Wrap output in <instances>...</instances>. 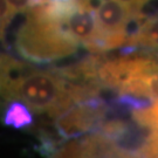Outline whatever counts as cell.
Returning a JSON list of instances; mask_svg holds the SVG:
<instances>
[{
    "label": "cell",
    "instance_id": "cell-1",
    "mask_svg": "<svg viewBox=\"0 0 158 158\" xmlns=\"http://www.w3.org/2000/svg\"><path fill=\"white\" fill-rule=\"evenodd\" d=\"M14 45L20 56L36 63L70 56L80 47L68 29L61 0H45L31 6Z\"/></svg>",
    "mask_w": 158,
    "mask_h": 158
},
{
    "label": "cell",
    "instance_id": "cell-2",
    "mask_svg": "<svg viewBox=\"0 0 158 158\" xmlns=\"http://www.w3.org/2000/svg\"><path fill=\"white\" fill-rule=\"evenodd\" d=\"M95 81L118 95L158 102V52L125 48L116 55H96Z\"/></svg>",
    "mask_w": 158,
    "mask_h": 158
},
{
    "label": "cell",
    "instance_id": "cell-3",
    "mask_svg": "<svg viewBox=\"0 0 158 158\" xmlns=\"http://www.w3.org/2000/svg\"><path fill=\"white\" fill-rule=\"evenodd\" d=\"M109 113L110 106L108 103L100 96L93 97L75 104L66 113L55 117L54 128L64 139L76 138L90 131H97L108 118Z\"/></svg>",
    "mask_w": 158,
    "mask_h": 158
},
{
    "label": "cell",
    "instance_id": "cell-4",
    "mask_svg": "<svg viewBox=\"0 0 158 158\" xmlns=\"http://www.w3.org/2000/svg\"><path fill=\"white\" fill-rule=\"evenodd\" d=\"M48 158H129L101 131L76 137L59 147Z\"/></svg>",
    "mask_w": 158,
    "mask_h": 158
},
{
    "label": "cell",
    "instance_id": "cell-5",
    "mask_svg": "<svg viewBox=\"0 0 158 158\" xmlns=\"http://www.w3.org/2000/svg\"><path fill=\"white\" fill-rule=\"evenodd\" d=\"M130 116L150 131L145 152L152 158H158V102L151 101L145 106L131 109Z\"/></svg>",
    "mask_w": 158,
    "mask_h": 158
},
{
    "label": "cell",
    "instance_id": "cell-6",
    "mask_svg": "<svg viewBox=\"0 0 158 158\" xmlns=\"http://www.w3.org/2000/svg\"><path fill=\"white\" fill-rule=\"evenodd\" d=\"M33 111L25 103L12 101L7 103L2 113V122L6 127L14 129H27L34 125Z\"/></svg>",
    "mask_w": 158,
    "mask_h": 158
},
{
    "label": "cell",
    "instance_id": "cell-7",
    "mask_svg": "<svg viewBox=\"0 0 158 158\" xmlns=\"http://www.w3.org/2000/svg\"><path fill=\"white\" fill-rule=\"evenodd\" d=\"M15 13L7 0H0V40L5 38V31Z\"/></svg>",
    "mask_w": 158,
    "mask_h": 158
},
{
    "label": "cell",
    "instance_id": "cell-8",
    "mask_svg": "<svg viewBox=\"0 0 158 158\" xmlns=\"http://www.w3.org/2000/svg\"><path fill=\"white\" fill-rule=\"evenodd\" d=\"M129 158H152L149 156L147 152H141V153H134V155H129Z\"/></svg>",
    "mask_w": 158,
    "mask_h": 158
}]
</instances>
